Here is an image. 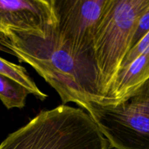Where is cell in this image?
Instances as JSON below:
<instances>
[{"label": "cell", "mask_w": 149, "mask_h": 149, "mask_svg": "<svg viewBox=\"0 0 149 149\" xmlns=\"http://www.w3.org/2000/svg\"><path fill=\"white\" fill-rule=\"evenodd\" d=\"M0 49L31 65L57 92L63 105L74 103L88 112L91 103H103L93 57L72 52L56 31L42 39L7 30L0 34Z\"/></svg>", "instance_id": "obj_1"}, {"label": "cell", "mask_w": 149, "mask_h": 149, "mask_svg": "<svg viewBox=\"0 0 149 149\" xmlns=\"http://www.w3.org/2000/svg\"><path fill=\"white\" fill-rule=\"evenodd\" d=\"M0 149H112L87 111L61 105L10 133Z\"/></svg>", "instance_id": "obj_2"}, {"label": "cell", "mask_w": 149, "mask_h": 149, "mask_svg": "<svg viewBox=\"0 0 149 149\" xmlns=\"http://www.w3.org/2000/svg\"><path fill=\"white\" fill-rule=\"evenodd\" d=\"M148 7L149 0L107 1L91 45L104 99L131 49L139 19Z\"/></svg>", "instance_id": "obj_3"}, {"label": "cell", "mask_w": 149, "mask_h": 149, "mask_svg": "<svg viewBox=\"0 0 149 149\" xmlns=\"http://www.w3.org/2000/svg\"><path fill=\"white\" fill-rule=\"evenodd\" d=\"M88 113L112 148L149 149V79L119 103H91Z\"/></svg>", "instance_id": "obj_4"}, {"label": "cell", "mask_w": 149, "mask_h": 149, "mask_svg": "<svg viewBox=\"0 0 149 149\" xmlns=\"http://www.w3.org/2000/svg\"><path fill=\"white\" fill-rule=\"evenodd\" d=\"M107 1L53 0L59 42L75 55L93 56V34Z\"/></svg>", "instance_id": "obj_5"}, {"label": "cell", "mask_w": 149, "mask_h": 149, "mask_svg": "<svg viewBox=\"0 0 149 149\" xmlns=\"http://www.w3.org/2000/svg\"><path fill=\"white\" fill-rule=\"evenodd\" d=\"M0 26L6 33L10 30L45 39L56 29L53 0H0Z\"/></svg>", "instance_id": "obj_6"}, {"label": "cell", "mask_w": 149, "mask_h": 149, "mask_svg": "<svg viewBox=\"0 0 149 149\" xmlns=\"http://www.w3.org/2000/svg\"><path fill=\"white\" fill-rule=\"evenodd\" d=\"M149 79V47L118 72L102 104H115L134 93Z\"/></svg>", "instance_id": "obj_7"}, {"label": "cell", "mask_w": 149, "mask_h": 149, "mask_svg": "<svg viewBox=\"0 0 149 149\" xmlns=\"http://www.w3.org/2000/svg\"><path fill=\"white\" fill-rule=\"evenodd\" d=\"M29 90L10 77L0 74V100L7 109H23Z\"/></svg>", "instance_id": "obj_8"}, {"label": "cell", "mask_w": 149, "mask_h": 149, "mask_svg": "<svg viewBox=\"0 0 149 149\" xmlns=\"http://www.w3.org/2000/svg\"><path fill=\"white\" fill-rule=\"evenodd\" d=\"M0 74L17 81L27 89L30 94L34 95L42 101H44L48 97L46 94L39 90L34 81L29 77L26 68L22 65H16L0 57Z\"/></svg>", "instance_id": "obj_9"}, {"label": "cell", "mask_w": 149, "mask_h": 149, "mask_svg": "<svg viewBox=\"0 0 149 149\" xmlns=\"http://www.w3.org/2000/svg\"><path fill=\"white\" fill-rule=\"evenodd\" d=\"M149 47V31L140 39V42L134 45L127 53V56L125 57L121 65L119 71L122 68H125L128 65H129L134 59L137 58L139 55L145 52L148 48Z\"/></svg>", "instance_id": "obj_10"}, {"label": "cell", "mask_w": 149, "mask_h": 149, "mask_svg": "<svg viewBox=\"0 0 149 149\" xmlns=\"http://www.w3.org/2000/svg\"><path fill=\"white\" fill-rule=\"evenodd\" d=\"M149 31V7L140 16L131 40V49Z\"/></svg>", "instance_id": "obj_11"}, {"label": "cell", "mask_w": 149, "mask_h": 149, "mask_svg": "<svg viewBox=\"0 0 149 149\" xmlns=\"http://www.w3.org/2000/svg\"><path fill=\"white\" fill-rule=\"evenodd\" d=\"M6 33V31L0 26V34H4Z\"/></svg>", "instance_id": "obj_12"}]
</instances>
